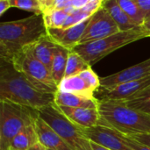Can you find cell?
<instances>
[{"instance_id": "3957f363", "label": "cell", "mask_w": 150, "mask_h": 150, "mask_svg": "<svg viewBox=\"0 0 150 150\" xmlns=\"http://www.w3.org/2000/svg\"><path fill=\"white\" fill-rule=\"evenodd\" d=\"M98 125L109 127L127 136L150 134V116L120 100H98Z\"/></svg>"}, {"instance_id": "836d02e7", "label": "cell", "mask_w": 150, "mask_h": 150, "mask_svg": "<svg viewBox=\"0 0 150 150\" xmlns=\"http://www.w3.org/2000/svg\"><path fill=\"white\" fill-rule=\"evenodd\" d=\"M149 18H150V15L148 17V18H147V19H149ZM147 19H146V20H147Z\"/></svg>"}, {"instance_id": "484cf974", "label": "cell", "mask_w": 150, "mask_h": 150, "mask_svg": "<svg viewBox=\"0 0 150 150\" xmlns=\"http://www.w3.org/2000/svg\"><path fill=\"white\" fill-rule=\"evenodd\" d=\"M125 104L133 109H135L139 112H142L150 116V97L137 103H125Z\"/></svg>"}, {"instance_id": "8fae6325", "label": "cell", "mask_w": 150, "mask_h": 150, "mask_svg": "<svg viewBox=\"0 0 150 150\" xmlns=\"http://www.w3.org/2000/svg\"><path fill=\"white\" fill-rule=\"evenodd\" d=\"M148 76H150V58L121 71L100 78L101 85L98 90L107 91L119 84L130 81L140 80Z\"/></svg>"}, {"instance_id": "9c48e42d", "label": "cell", "mask_w": 150, "mask_h": 150, "mask_svg": "<svg viewBox=\"0 0 150 150\" xmlns=\"http://www.w3.org/2000/svg\"><path fill=\"white\" fill-rule=\"evenodd\" d=\"M100 78L91 68L69 77H64L58 91L87 98H95L94 93L100 88Z\"/></svg>"}, {"instance_id": "603a6c76", "label": "cell", "mask_w": 150, "mask_h": 150, "mask_svg": "<svg viewBox=\"0 0 150 150\" xmlns=\"http://www.w3.org/2000/svg\"><path fill=\"white\" fill-rule=\"evenodd\" d=\"M118 3L136 26H142L144 24L145 17L134 0H118Z\"/></svg>"}, {"instance_id": "e575fe53", "label": "cell", "mask_w": 150, "mask_h": 150, "mask_svg": "<svg viewBox=\"0 0 150 150\" xmlns=\"http://www.w3.org/2000/svg\"><path fill=\"white\" fill-rule=\"evenodd\" d=\"M47 150H53V149H47Z\"/></svg>"}, {"instance_id": "d6986e66", "label": "cell", "mask_w": 150, "mask_h": 150, "mask_svg": "<svg viewBox=\"0 0 150 150\" xmlns=\"http://www.w3.org/2000/svg\"><path fill=\"white\" fill-rule=\"evenodd\" d=\"M37 143L39 139L33 124L24 128L12 140L9 150H29Z\"/></svg>"}, {"instance_id": "ac0fdd59", "label": "cell", "mask_w": 150, "mask_h": 150, "mask_svg": "<svg viewBox=\"0 0 150 150\" xmlns=\"http://www.w3.org/2000/svg\"><path fill=\"white\" fill-rule=\"evenodd\" d=\"M103 5L107 10V11L109 12L112 19L115 21V23L117 24V25L119 26L121 32H126V31H129L136 27H139V26H136L131 21V19L128 18L126 12L120 6L118 0L104 1Z\"/></svg>"}, {"instance_id": "7c38bea8", "label": "cell", "mask_w": 150, "mask_h": 150, "mask_svg": "<svg viewBox=\"0 0 150 150\" xmlns=\"http://www.w3.org/2000/svg\"><path fill=\"white\" fill-rule=\"evenodd\" d=\"M149 86H150V76L140 80L127 82L107 91L99 90L100 99L98 100L126 101Z\"/></svg>"}, {"instance_id": "d4e9b609", "label": "cell", "mask_w": 150, "mask_h": 150, "mask_svg": "<svg viewBox=\"0 0 150 150\" xmlns=\"http://www.w3.org/2000/svg\"><path fill=\"white\" fill-rule=\"evenodd\" d=\"M91 17V15L87 14L86 12L83 11L82 10H76L68 16L62 28H69V27L76 25L85 21L86 19L90 18Z\"/></svg>"}, {"instance_id": "5b68a950", "label": "cell", "mask_w": 150, "mask_h": 150, "mask_svg": "<svg viewBox=\"0 0 150 150\" xmlns=\"http://www.w3.org/2000/svg\"><path fill=\"white\" fill-rule=\"evenodd\" d=\"M147 37H150L149 34L142 26H139L126 32L120 31L102 40L79 44L73 50L79 54L91 66H92L117 49Z\"/></svg>"}, {"instance_id": "d6a6232c", "label": "cell", "mask_w": 150, "mask_h": 150, "mask_svg": "<svg viewBox=\"0 0 150 150\" xmlns=\"http://www.w3.org/2000/svg\"><path fill=\"white\" fill-rule=\"evenodd\" d=\"M29 150H47L43 145H41L40 142L39 143H37L36 145H34L33 147H32L31 149Z\"/></svg>"}, {"instance_id": "44dd1931", "label": "cell", "mask_w": 150, "mask_h": 150, "mask_svg": "<svg viewBox=\"0 0 150 150\" xmlns=\"http://www.w3.org/2000/svg\"><path fill=\"white\" fill-rule=\"evenodd\" d=\"M74 11L76 10L73 7H69L65 10H54L45 13L43 18L47 29L62 28L68 16Z\"/></svg>"}, {"instance_id": "52a82bcc", "label": "cell", "mask_w": 150, "mask_h": 150, "mask_svg": "<svg viewBox=\"0 0 150 150\" xmlns=\"http://www.w3.org/2000/svg\"><path fill=\"white\" fill-rule=\"evenodd\" d=\"M11 63L40 91L53 94L57 92L58 85L54 81L50 69L33 55L30 46L15 55Z\"/></svg>"}, {"instance_id": "ba28073f", "label": "cell", "mask_w": 150, "mask_h": 150, "mask_svg": "<svg viewBox=\"0 0 150 150\" xmlns=\"http://www.w3.org/2000/svg\"><path fill=\"white\" fill-rule=\"evenodd\" d=\"M119 32V26L103 5L91 17L79 44L102 40Z\"/></svg>"}, {"instance_id": "cb8c5ba5", "label": "cell", "mask_w": 150, "mask_h": 150, "mask_svg": "<svg viewBox=\"0 0 150 150\" xmlns=\"http://www.w3.org/2000/svg\"><path fill=\"white\" fill-rule=\"evenodd\" d=\"M11 7L33 12L36 15H43L41 0H10Z\"/></svg>"}, {"instance_id": "ffe728a7", "label": "cell", "mask_w": 150, "mask_h": 150, "mask_svg": "<svg viewBox=\"0 0 150 150\" xmlns=\"http://www.w3.org/2000/svg\"><path fill=\"white\" fill-rule=\"evenodd\" d=\"M69 54V50L61 46H58L54 52L52 67H51V74L54 81L58 86L65 76Z\"/></svg>"}, {"instance_id": "6da1fadb", "label": "cell", "mask_w": 150, "mask_h": 150, "mask_svg": "<svg viewBox=\"0 0 150 150\" xmlns=\"http://www.w3.org/2000/svg\"><path fill=\"white\" fill-rule=\"evenodd\" d=\"M55 94L37 89L9 62L0 59V100L40 110L54 103Z\"/></svg>"}, {"instance_id": "f1b7e54d", "label": "cell", "mask_w": 150, "mask_h": 150, "mask_svg": "<svg viewBox=\"0 0 150 150\" xmlns=\"http://www.w3.org/2000/svg\"><path fill=\"white\" fill-rule=\"evenodd\" d=\"M129 137L139 142L140 143H142L146 146L150 147V134H137V135L129 136Z\"/></svg>"}, {"instance_id": "8992f818", "label": "cell", "mask_w": 150, "mask_h": 150, "mask_svg": "<svg viewBox=\"0 0 150 150\" xmlns=\"http://www.w3.org/2000/svg\"><path fill=\"white\" fill-rule=\"evenodd\" d=\"M38 112L39 117L62 137L71 150H93L91 141L86 137L83 129L73 124L54 103Z\"/></svg>"}, {"instance_id": "1f68e13d", "label": "cell", "mask_w": 150, "mask_h": 150, "mask_svg": "<svg viewBox=\"0 0 150 150\" xmlns=\"http://www.w3.org/2000/svg\"><path fill=\"white\" fill-rule=\"evenodd\" d=\"M142 27H143V29L149 34L150 36V18L149 19H147V20H145V22H144V24L142 25Z\"/></svg>"}, {"instance_id": "4fadbf2b", "label": "cell", "mask_w": 150, "mask_h": 150, "mask_svg": "<svg viewBox=\"0 0 150 150\" xmlns=\"http://www.w3.org/2000/svg\"><path fill=\"white\" fill-rule=\"evenodd\" d=\"M90 18L69 28L47 29V34L58 46L71 51L79 45Z\"/></svg>"}, {"instance_id": "277c9868", "label": "cell", "mask_w": 150, "mask_h": 150, "mask_svg": "<svg viewBox=\"0 0 150 150\" xmlns=\"http://www.w3.org/2000/svg\"><path fill=\"white\" fill-rule=\"evenodd\" d=\"M38 118V110L0 100V150L10 149L12 140Z\"/></svg>"}, {"instance_id": "7a4b0ae2", "label": "cell", "mask_w": 150, "mask_h": 150, "mask_svg": "<svg viewBox=\"0 0 150 150\" xmlns=\"http://www.w3.org/2000/svg\"><path fill=\"white\" fill-rule=\"evenodd\" d=\"M47 34L43 15L0 23V59L11 62L25 47Z\"/></svg>"}, {"instance_id": "2e32d148", "label": "cell", "mask_w": 150, "mask_h": 150, "mask_svg": "<svg viewBox=\"0 0 150 150\" xmlns=\"http://www.w3.org/2000/svg\"><path fill=\"white\" fill-rule=\"evenodd\" d=\"M57 47L58 45L47 34L31 45L30 49L33 55L51 71L52 62Z\"/></svg>"}, {"instance_id": "9a60e30c", "label": "cell", "mask_w": 150, "mask_h": 150, "mask_svg": "<svg viewBox=\"0 0 150 150\" xmlns=\"http://www.w3.org/2000/svg\"><path fill=\"white\" fill-rule=\"evenodd\" d=\"M39 142L46 149L53 150H71L62 137L40 117L34 123Z\"/></svg>"}, {"instance_id": "7402d4cb", "label": "cell", "mask_w": 150, "mask_h": 150, "mask_svg": "<svg viewBox=\"0 0 150 150\" xmlns=\"http://www.w3.org/2000/svg\"><path fill=\"white\" fill-rule=\"evenodd\" d=\"M90 68H91V66L88 63L87 61H85L79 54L74 50H71L69 54L64 77H69L77 75Z\"/></svg>"}, {"instance_id": "4dcf8cb0", "label": "cell", "mask_w": 150, "mask_h": 150, "mask_svg": "<svg viewBox=\"0 0 150 150\" xmlns=\"http://www.w3.org/2000/svg\"><path fill=\"white\" fill-rule=\"evenodd\" d=\"M91 148H92L93 150H110L106 149V148H104V147L97 144V143H95V142H91Z\"/></svg>"}, {"instance_id": "83f0119b", "label": "cell", "mask_w": 150, "mask_h": 150, "mask_svg": "<svg viewBox=\"0 0 150 150\" xmlns=\"http://www.w3.org/2000/svg\"><path fill=\"white\" fill-rule=\"evenodd\" d=\"M137 6L143 13L145 17V20L150 15V0H134Z\"/></svg>"}, {"instance_id": "30bf717a", "label": "cell", "mask_w": 150, "mask_h": 150, "mask_svg": "<svg viewBox=\"0 0 150 150\" xmlns=\"http://www.w3.org/2000/svg\"><path fill=\"white\" fill-rule=\"evenodd\" d=\"M86 137L92 142H95L110 150H133L125 141L124 134L116 130L102 125L83 130Z\"/></svg>"}, {"instance_id": "5bb4252c", "label": "cell", "mask_w": 150, "mask_h": 150, "mask_svg": "<svg viewBox=\"0 0 150 150\" xmlns=\"http://www.w3.org/2000/svg\"><path fill=\"white\" fill-rule=\"evenodd\" d=\"M58 108L73 124L83 130L98 126L100 120L98 109L72 108L66 106H58Z\"/></svg>"}, {"instance_id": "f546056e", "label": "cell", "mask_w": 150, "mask_h": 150, "mask_svg": "<svg viewBox=\"0 0 150 150\" xmlns=\"http://www.w3.org/2000/svg\"><path fill=\"white\" fill-rule=\"evenodd\" d=\"M11 7L10 0H0V16H3V14Z\"/></svg>"}, {"instance_id": "4316f807", "label": "cell", "mask_w": 150, "mask_h": 150, "mask_svg": "<svg viewBox=\"0 0 150 150\" xmlns=\"http://www.w3.org/2000/svg\"><path fill=\"white\" fill-rule=\"evenodd\" d=\"M124 137H125L126 143L133 150H150V147L146 146L142 143H140L139 142L134 140L133 138H131L129 136H127L124 134Z\"/></svg>"}, {"instance_id": "e0dca14e", "label": "cell", "mask_w": 150, "mask_h": 150, "mask_svg": "<svg viewBox=\"0 0 150 150\" xmlns=\"http://www.w3.org/2000/svg\"><path fill=\"white\" fill-rule=\"evenodd\" d=\"M54 104L57 106L98 109V99L96 98H87L76 94L65 93L59 91L55 93Z\"/></svg>"}]
</instances>
